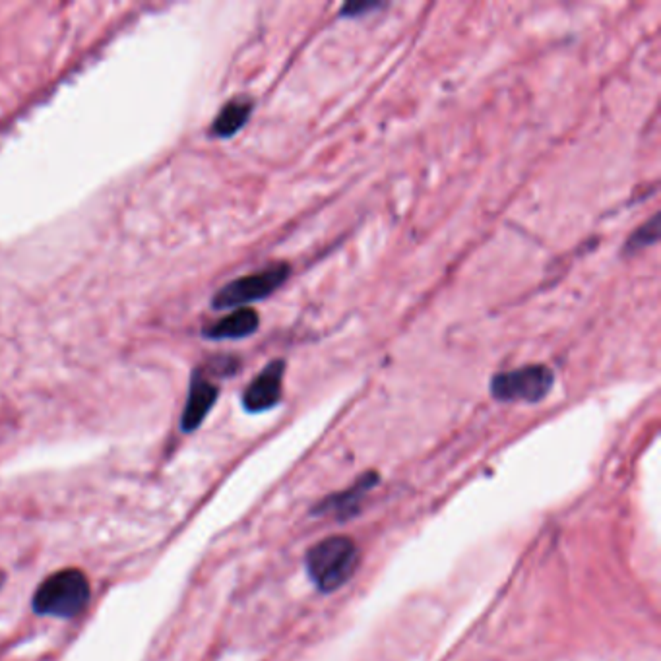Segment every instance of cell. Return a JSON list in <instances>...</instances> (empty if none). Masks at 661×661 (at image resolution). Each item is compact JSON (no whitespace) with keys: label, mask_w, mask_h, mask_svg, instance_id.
Segmentation results:
<instances>
[{"label":"cell","mask_w":661,"mask_h":661,"mask_svg":"<svg viewBox=\"0 0 661 661\" xmlns=\"http://www.w3.org/2000/svg\"><path fill=\"white\" fill-rule=\"evenodd\" d=\"M309 578L322 594L344 588L359 567V549L347 536H330L313 545L305 559Z\"/></svg>","instance_id":"6da1fadb"},{"label":"cell","mask_w":661,"mask_h":661,"mask_svg":"<svg viewBox=\"0 0 661 661\" xmlns=\"http://www.w3.org/2000/svg\"><path fill=\"white\" fill-rule=\"evenodd\" d=\"M92 596L86 574L78 568H66L45 578L33 596L37 615L72 619L80 615Z\"/></svg>","instance_id":"7a4b0ae2"},{"label":"cell","mask_w":661,"mask_h":661,"mask_svg":"<svg viewBox=\"0 0 661 661\" xmlns=\"http://www.w3.org/2000/svg\"><path fill=\"white\" fill-rule=\"evenodd\" d=\"M555 384V373L547 365H524L491 378L489 390L499 402L537 404L549 396Z\"/></svg>","instance_id":"3957f363"},{"label":"cell","mask_w":661,"mask_h":661,"mask_svg":"<svg viewBox=\"0 0 661 661\" xmlns=\"http://www.w3.org/2000/svg\"><path fill=\"white\" fill-rule=\"evenodd\" d=\"M289 272L291 268L287 264H276L251 276L237 278L231 284L223 285L214 295L212 307L216 311H225V309L249 305L254 301H262L287 282Z\"/></svg>","instance_id":"277c9868"},{"label":"cell","mask_w":661,"mask_h":661,"mask_svg":"<svg viewBox=\"0 0 661 661\" xmlns=\"http://www.w3.org/2000/svg\"><path fill=\"white\" fill-rule=\"evenodd\" d=\"M284 375V359L270 361L243 392V408L249 413H262L276 408L284 394Z\"/></svg>","instance_id":"5b68a950"},{"label":"cell","mask_w":661,"mask_h":661,"mask_svg":"<svg viewBox=\"0 0 661 661\" xmlns=\"http://www.w3.org/2000/svg\"><path fill=\"white\" fill-rule=\"evenodd\" d=\"M218 396H220V388L202 371H194L190 378L189 400L181 417V429L185 433L196 431L206 419V415L214 408Z\"/></svg>","instance_id":"8992f818"},{"label":"cell","mask_w":661,"mask_h":661,"mask_svg":"<svg viewBox=\"0 0 661 661\" xmlns=\"http://www.w3.org/2000/svg\"><path fill=\"white\" fill-rule=\"evenodd\" d=\"M378 483V475L375 472L365 473L361 475L353 487H349L344 493H338V495H332L328 497L326 501L318 503V506L315 508V514H328V512H334L338 514L340 518H347V516H353L357 506L361 503V499L371 491V487H375Z\"/></svg>","instance_id":"52a82bcc"},{"label":"cell","mask_w":661,"mask_h":661,"mask_svg":"<svg viewBox=\"0 0 661 661\" xmlns=\"http://www.w3.org/2000/svg\"><path fill=\"white\" fill-rule=\"evenodd\" d=\"M258 324H260L258 313L243 307L204 328V336L210 340H243L258 330Z\"/></svg>","instance_id":"ba28073f"},{"label":"cell","mask_w":661,"mask_h":661,"mask_svg":"<svg viewBox=\"0 0 661 661\" xmlns=\"http://www.w3.org/2000/svg\"><path fill=\"white\" fill-rule=\"evenodd\" d=\"M252 101L249 97H235L227 105H223L220 115L212 123V134L216 138H231L235 136L247 121L251 119Z\"/></svg>","instance_id":"9c48e42d"},{"label":"cell","mask_w":661,"mask_h":661,"mask_svg":"<svg viewBox=\"0 0 661 661\" xmlns=\"http://www.w3.org/2000/svg\"><path fill=\"white\" fill-rule=\"evenodd\" d=\"M660 223V214H656L652 220L646 221L644 225H640V227L630 235L629 239H627V243H625V247H623V254H625V256H632V254H636V252L644 251V249L656 245V243L660 241Z\"/></svg>","instance_id":"30bf717a"},{"label":"cell","mask_w":661,"mask_h":661,"mask_svg":"<svg viewBox=\"0 0 661 661\" xmlns=\"http://www.w3.org/2000/svg\"><path fill=\"white\" fill-rule=\"evenodd\" d=\"M380 8H382V4L375 2V0H367V2L351 0V2H347L342 6L340 18H359V16H365V14H369L373 10H380Z\"/></svg>","instance_id":"8fae6325"}]
</instances>
